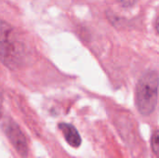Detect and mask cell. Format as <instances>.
Segmentation results:
<instances>
[{
    "label": "cell",
    "mask_w": 159,
    "mask_h": 158,
    "mask_svg": "<svg viewBox=\"0 0 159 158\" xmlns=\"http://www.w3.org/2000/svg\"><path fill=\"white\" fill-rule=\"evenodd\" d=\"M159 76L157 72L144 74L136 87L135 102L139 112L143 115H151L157 103Z\"/></svg>",
    "instance_id": "cell-1"
},
{
    "label": "cell",
    "mask_w": 159,
    "mask_h": 158,
    "mask_svg": "<svg viewBox=\"0 0 159 158\" xmlns=\"http://www.w3.org/2000/svg\"><path fill=\"white\" fill-rule=\"evenodd\" d=\"M138 0H118V3L124 7H130L137 3Z\"/></svg>",
    "instance_id": "cell-5"
},
{
    "label": "cell",
    "mask_w": 159,
    "mask_h": 158,
    "mask_svg": "<svg viewBox=\"0 0 159 158\" xmlns=\"http://www.w3.org/2000/svg\"><path fill=\"white\" fill-rule=\"evenodd\" d=\"M59 129L61 130L65 141L75 148H77L81 144V138L79 133L77 132L76 129L67 123H61L59 124Z\"/></svg>",
    "instance_id": "cell-3"
},
{
    "label": "cell",
    "mask_w": 159,
    "mask_h": 158,
    "mask_svg": "<svg viewBox=\"0 0 159 158\" xmlns=\"http://www.w3.org/2000/svg\"><path fill=\"white\" fill-rule=\"evenodd\" d=\"M156 29H157V33L159 34V17L157 18V22H156Z\"/></svg>",
    "instance_id": "cell-6"
},
{
    "label": "cell",
    "mask_w": 159,
    "mask_h": 158,
    "mask_svg": "<svg viewBox=\"0 0 159 158\" xmlns=\"http://www.w3.org/2000/svg\"><path fill=\"white\" fill-rule=\"evenodd\" d=\"M151 145H152V150L155 153V155L159 158V130L156 131L151 140Z\"/></svg>",
    "instance_id": "cell-4"
},
{
    "label": "cell",
    "mask_w": 159,
    "mask_h": 158,
    "mask_svg": "<svg viewBox=\"0 0 159 158\" xmlns=\"http://www.w3.org/2000/svg\"><path fill=\"white\" fill-rule=\"evenodd\" d=\"M7 135H8L11 142L13 143L14 147L18 151V153L21 156H26L28 152L27 143L25 141V138L20 129L17 127L16 124L8 125L7 129Z\"/></svg>",
    "instance_id": "cell-2"
}]
</instances>
